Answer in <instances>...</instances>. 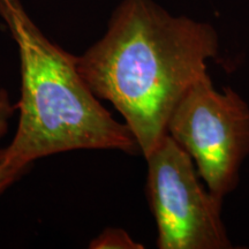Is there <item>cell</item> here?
<instances>
[{
  "label": "cell",
  "mask_w": 249,
  "mask_h": 249,
  "mask_svg": "<svg viewBox=\"0 0 249 249\" xmlns=\"http://www.w3.org/2000/svg\"><path fill=\"white\" fill-rule=\"evenodd\" d=\"M218 52L213 24L171 14L155 0H121L102 38L77 57V68L96 97L123 116L147 157Z\"/></svg>",
  "instance_id": "cell-1"
},
{
  "label": "cell",
  "mask_w": 249,
  "mask_h": 249,
  "mask_svg": "<svg viewBox=\"0 0 249 249\" xmlns=\"http://www.w3.org/2000/svg\"><path fill=\"white\" fill-rule=\"evenodd\" d=\"M0 18L18 46L21 71L18 128L0 150V163L27 171L37 160L73 150L141 154L127 124L81 76L77 57L50 40L20 0H0Z\"/></svg>",
  "instance_id": "cell-2"
},
{
  "label": "cell",
  "mask_w": 249,
  "mask_h": 249,
  "mask_svg": "<svg viewBox=\"0 0 249 249\" xmlns=\"http://www.w3.org/2000/svg\"><path fill=\"white\" fill-rule=\"evenodd\" d=\"M167 134L191 156L214 197L224 201L234 191L249 156V105L235 90L218 91L205 74L176 105Z\"/></svg>",
  "instance_id": "cell-3"
},
{
  "label": "cell",
  "mask_w": 249,
  "mask_h": 249,
  "mask_svg": "<svg viewBox=\"0 0 249 249\" xmlns=\"http://www.w3.org/2000/svg\"><path fill=\"white\" fill-rule=\"evenodd\" d=\"M145 193L160 249H230L223 201L211 194L194 161L169 134L144 157Z\"/></svg>",
  "instance_id": "cell-4"
},
{
  "label": "cell",
  "mask_w": 249,
  "mask_h": 249,
  "mask_svg": "<svg viewBox=\"0 0 249 249\" xmlns=\"http://www.w3.org/2000/svg\"><path fill=\"white\" fill-rule=\"evenodd\" d=\"M15 110L17 107L12 104L8 92L5 89H0V139L7 132L9 120ZM24 172L26 171L0 163V194L5 192L14 181H17Z\"/></svg>",
  "instance_id": "cell-5"
},
{
  "label": "cell",
  "mask_w": 249,
  "mask_h": 249,
  "mask_svg": "<svg viewBox=\"0 0 249 249\" xmlns=\"http://www.w3.org/2000/svg\"><path fill=\"white\" fill-rule=\"evenodd\" d=\"M92 249H143L144 246L133 240L132 236L123 229L107 227L90 242Z\"/></svg>",
  "instance_id": "cell-6"
}]
</instances>
